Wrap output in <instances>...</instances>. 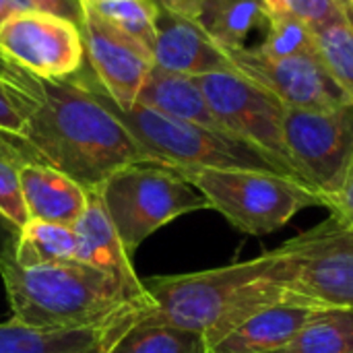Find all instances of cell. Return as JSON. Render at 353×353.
I'll list each match as a JSON object with an SVG mask.
<instances>
[{
    "label": "cell",
    "mask_w": 353,
    "mask_h": 353,
    "mask_svg": "<svg viewBox=\"0 0 353 353\" xmlns=\"http://www.w3.org/2000/svg\"><path fill=\"white\" fill-rule=\"evenodd\" d=\"M236 72L273 93L292 110H335L353 103L316 54L265 58L254 48L225 52Z\"/></svg>",
    "instance_id": "11"
},
{
    "label": "cell",
    "mask_w": 353,
    "mask_h": 353,
    "mask_svg": "<svg viewBox=\"0 0 353 353\" xmlns=\"http://www.w3.org/2000/svg\"><path fill=\"white\" fill-rule=\"evenodd\" d=\"M343 10V8H341ZM314 48L316 56L337 81V85L353 101V27L345 12L341 17L314 27Z\"/></svg>",
    "instance_id": "24"
},
{
    "label": "cell",
    "mask_w": 353,
    "mask_h": 353,
    "mask_svg": "<svg viewBox=\"0 0 353 353\" xmlns=\"http://www.w3.org/2000/svg\"><path fill=\"white\" fill-rule=\"evenodd\" d=\"M12 261L21 267L81 263L74 228L29 219L17 234Z\"/></svg>",
    "instance_id": "20"
},
{
    "label": "cell",
    "mask_w": 353,
    "mask_h": 353,
    "mask_svg": "<svg viewBox=\"0 0 353 353\" xmlns=\"http://www.w3.org/2000/svg\"><path fill=\"white\" fill-rule=\"evenodd\" d=\"M85 4L95 8L124 33L145 43L149 50L153 48L159 14V4L155 0H85Z\"/></svg>",
    "instance_id": "26"
},
{
    "label": "cell",
    "mask_w": 353,
    "mask_h": 353,
    "mask_svg": "<svg viewBox=\"0 0 353 353\" xmlns=\"http://www.w3.org/2000/svg\"><path fill=\"white\" fill-rule=\"evenodd\" d=\"M85 353H108V352H85Z\"/></svg>",
    "instance_id": "36"
},
{
    "label": "cell",
    "mask_w": 353,
    "mask_h": 353,
    "mask_svg": "<svg viewBox=\"0 0 353 353\" xmlns=\"http://www.w3.org/2000/svg\"><path fill=\"white\" fill-rule=\"evenodd\" d=\"M263 4L269 12L294 14L312 29L341 17L343 12L339 0H263Z\"/></svg>",
    "instance_id": "28"
},
{
    "label": "cell",
    "mask_w": 353,
    "mask_h": 353,
    "mask_svg": "<svg viewBox=\"0 0 353 353\" xmlns=\"http://www.w3.org/2000/svg\"><path fill=\"white\" fill-rule=\"evenodd\" d=\"M263 0H205L194 23L223 52L244 48L246 37L265 25Z\"/></svg>",
    "instance_id": "19"
},
{
    "label": "cell",
    "mask_w": 353,
    "mask_h": 353,
    "mask_svg": "<svg viewBox=\"0 0 353 353\" xmlns=\"http://www.w3.org/2000/svg\"><path fill=\"white\" fill-rule=\"evenodd\" d=\"M74 232L79 238L81 263L105 269L130 285H143V279H139L134 271L132 254L124 248L97 188L89 190L87 207L74 223Z\"/></svg>",
    "instance_id": "17"
},
{
    "label": "cell",
    "mask_w": 353,
    "mask_h": 353,
    "mask_svg": "<svg viewBox=\"0 0 353 353\" xmlns=\"http://www.w3.org/2000/svg\"><path fill=\"white\" fill-rule=\"evenodd\" d=\"M275 252L269 250L209 271L143 279L153 300L147 316L199 333L211 347L256 310L285 300L275 277Z\"/></svg>",
    "instance_id": "3"
},
{
    "label": "cell",
    "mask_w": 353,
    "mask_h": 353,
    "mask_svg": "<svg viewBox=\"0 0 353 353\" xmlns=\"http://www.w3.org/2000/svg\"><path fill=\"white\" fill-rule=\"evenodd\" d=\"M19 184L27 217L74 228L83 215L89 190L64 172L37 161L19 168Z\"/></svg>",
    "instance_id": "15"
},
{
    "label": "cell",
    "mask_w": 353,
    "mask_h": 353,
    "mask_svg": "<svg viewBox=\"0 0 353 353\" xmlns=\"http://www.w3.org/2000/svg\"><path fill=\"white\" fill-rule=\"evenodd\" d=\"M27 4L35 10H43L50 14L64 17L81 27L83 21V4L81 0H27Z\"/></svg>",
    "instance_id": "30"
},
{
    "label": "cell",
    "mask_w": 353,
    "mask_h": 353,
    "mask_svg": "<svg viewBox=\"0 0 353 353\" xmlns=\"http://www.w3.org/2000/svg\"><path fill=\"white\" fill-rule=\"evenodd\" d=\"M27 161H37V157L25 139L0 130V213L17 230L29 221L19 184V168Z\"/></svg>",
    "instance_id": "23"
},
{
    "label": "cell",
    "mask_w": 353,
    "mask_h": 353,
    "mask_svg": "<svg viewBox=\"0 0 353 353\" xmlns=\"http://www.w3.org/2000/svg\"><path fill=\"white\" fill-rule=\"evenodd\" d=\"M0 52L25 72L56 81L77 74L85 43L81 27L43 10H21L0 27Z\"/></svg>",
    "instance_id": "10"
},
{
    "label": "cell",
    "mask_w": 353,
    "mask_h": 353,
    "mask_svg": "<svg viewBox=\"0 0 353 353\" xmlns=\"http://www.w3.org/2000/svg\"><path fill=\"white\" fill-rule=\"evenodd\" d=\"M285 298L312 308H353V223L329 217L273 248Z\"/></svg>",
    "instance_id": "7"
},
{
    "label": "cell",
    "mask_w": 353,
    "mask_h": 353,
    "mask_svg": "<svg viewBox=\"0 0 353 353\" xmlns=\"http://www.w3.org/2000/svg\"><path fill=\"white\" fill-rule=\"evenodd\" d=\"M265 37L254 50L265 58H290L316 54L312 27L288 12H269L265 17Z\"/></svg>",
    "instance_id": "25"
},
{
    "label": "cell",
    "mask_w": 353,
    "mask_h": 353,
    "mask_svg": "<svg viewBox=\"0 0 353 353\" xmlns=\"http://www.w3.org/2000/svg\"><path fill=\"white\" fill-rule=\"evenodd\" d=\"M81 2H83V0H81Z\"/></svg>",
    "instance_id": "39"
},
{
    "label": "cell",
    "mask_w": 353,
    "mask_h": 353,
    "mask_svg": "<svg viewBox=\"0 0 353 353\" xmlns=\"http://www.w3.org/2000/svg\"><path fill=\"white\" fill-rule=\"evenodd\" d=\"M194 79L211 112L230 134L259 147L292 178L304 182L296 172L285 145V105L273 93L254 85L240 72H209Z\"/></svg>",
    "instance_id": "8"
},
{
    "label": "cell",
    "mask_w": 353,
    "mask_h": 353,
    "mask_svg": "<svg viewBox=\"0 0 353 353\" xmlns=\"http://www.w3.org/2000/svg\"><path fill=\"white\" fill-rule=\"evenodd\" d=\"M95 93L101 101L124 122L149 157L165 168L186 172V170H263L290 176L273 157H269L259 147L238 139L230 132L211 130L207 126L178 120L165 116L143 103H134L120 110L112 99L99 91L97 81H93ZM292 178V176H290Z\"/></svg>",
    "instance_id": "4"
},
{
    "label": "cell",
    "mask_w": 353,
    "mask_h": 353,
    "mask_svg": "<svg viewBox=\"0 0 353 353\" xmlns=\"http://www.w3.org/2000/svg\"><path fill=\"white\" fill-rule=\"evenodd\" d=\"M151 54L155 66L188 77L236 72L228 54L219 50L192 19L170 12L161 6Z\"/></svg>",
    "instance_id": "13"
},
{
    "label": "cell",
    "mask_w": 353,
    "mask_h": 353,
    "mask_svg": "<svg viewBox=\"0 0 353 353\" xmlns=\"http://www.w3.org/2000/svg\"><path fill=\"white\" fill-rule=\"evenodd\" d=\"M108 353H209V343L199 333L157 323L143 314Z\"/></svg>",
    "instance_id": "21"
},
{
    "label": "cell",
    "mask_w": 353,
    "mask_h": 353,
    "mask_svg": "<svg viewBox=\"0 0 353 353\" xmlns=\"http://www.w3.org/2000/svg\"><path fill=\"white\" fill-rule=\"evenodd\" d=\"M141 316L143 314H132L87 329H35L8 321L0 325V353L108 352Z\"/></svg>",
    "instance_id": "14"
},
{
    "label": "cell",
    "mask_w": 353,
    "mask_h": 353,
    "mask_svg": "<svg viewBox=\"0 0 353 353\" xmlns=\"http://www.w3.org/2000/svg\"><path fill=\"white\" fill-rule=\"evenodd\" d=\"M178 172V170H176ZM238 232L267 236L285 228L300 211L325 207L323 196L304 182L263 170H186L180 172Z\"/></svg>",
    "instance_id": "5"
},
{
    "label": "cell",
    "mask_w": 353,
    "mask_h": 353,
    "mask_svg": "<svg viewBox=\"0 0 353 353\" xmlns=\"http://www.w3.org/2000/svg\"><path fill=\"white\" fill-rule=\"evenodd\" d=\"M37 101L21 87L10 81L0 79V130L25 137L29 116L33 114Z\"/></svg>",
    "instance_id": "27"
},
{
    "label": "cell",
    "mask_w": 353,
    "mask_h": 353,
    "mask_svg": "<svg viewBox=\"0 0 353 353\" xmlns=\"http://www.w3.org/2000/svg\"><path fill=\"white\" fill-rule=\"evenodd\" d=\"M161 8L170 10V12H176V14H182L186 19H196V12H199V6L205 2V0H155Z\"/></svg>",
    "instance_id": "32"
},
{
    "label": "cell",
    "mask_w": 353,
    "mask_h": 353,
    "mask_svg": "<svg viewBox=\"0 0 353 353\" xmlns=\"http://www.w3.org/2000/svg\"><path fill=\"white\" fill-rule=\"evenodd\" d=\"M10 70H14V64L0 52V79H4V81H10L8 77H12V72Z\"/></svg>",
    "instance_id": "34"
},
{
    "label": "cell",
    "mask_w": 353,
    "mask_h": 353,
    "mask_svg": "<svg viewBox=\"0 0 353 353\" xmlns=\"http://www.w3.org/2000/svg\"><path fill=\"white\" fill-rule=\"evenodd\" d=\"M347 2H353V0H347Z\"/></svg>",
    "instance_id": "37"
},
{
    "label": "cell",
    "mask_w": 353,
    "mask_h": 353,
    "mask_svg": "<svg viewBox=\"0 0 353 353\" xmlns=\"http://www.w3.org/2000/svg\"><path fill=\"white\" fill-rule=\"evenodd\" d=\"M83 2H85V0H83Z\"/></svg>",
    "instance_id": "38"
},
{
    "label": "cell",
    "mask_w": 353,
    "mask_h": 353,
    "mask_svg": "<svg viewBox=\"0 0 353 353\" xmlns=\"http://www.w3.org/2000/svg\"><path fill=\"white\" fill-rule=\"evenodd\" d=\"M137 101L147 108H153L165 116L194 122V124L207 126L211 130L228 132L219 124L215 114L211 112L194 77L170 72L159 66H153Z\"/></svg>",
    "instance_id": "18"
},
{
    "label": "cell",
    "mask_w": 353,
    "mask_h": 353,
    "mask_svg": "<svg viewBox=\"0 0 353 353\" xmlns=\"http://www.w3.org/2000/svg\"><path fill=\"white\" fill-rule=\"evenodd\" d=\"M23 8L17 4V2H12V0H0V27L12 17V14H17V12H21Z\"/></svg>",
    "instance_id": "33"
},
{
    "label": "cell",
    "mask_w": 353,
    "mask_h": 353,
    "mask_svg": "<svg viewBox=\"0 0 353 353\" xmlns=\"http://www.w3.org/2000/svg\"><path fill=\"white\" fill-rule=\"evenodd\" d=\"M339 4H341V8H343V12H345L347 21L352 23V27H353V2H347V0H339Z\"/></svg>",
    "instance_id": "35"
},
{
    "label": "cell",
    "mask_w": 353,
    "mask_h": 353,
    "mask_svg": "<svg viewBox=\"0 0 353 353\" xmlns=\"http://www.w3.org/2000/svg\"><path fill=\"white\" fill-rule=\"evenodd\" d=\"M97 190L130 254H134L149 236L174 219L209 209L201 190L180 172L157 163L126 165L108 176Z\"/></svg>",
    "instance_id": "6"
},
{
    "label": "cell",
    "mask_w": 353,
    "mask_h": 353,
    "mask_svg": "<svg viewBox=\"0 0 353 353\" xmlns=\"http://www.w3.org/2000/svg\"><path fill=\"white\" fill-rule=\"evenodd\" d=\"M283 134L296 172L325 205L353 161V103L327 112L285 108Z\"/></svg>",
    "instance_id": "9"
},
{
    "label": "cell",
    "mask_w": 353,
    "mask_h": 353,
    "mask_svg": "<svg viewBox=\"0 0 353 353\" xmlns=\"http://www.w3.org/2000/svg\"><path fill=\"white\" fill-rule=\"evenodd\" d=\"M277 353H353V308H323Z\"/></svg>",
    "instance_id": "22"
},
{
    "label": "cell",
    "mask_w": 353,
    "mask_h": 353,
    "mask_svg": "<svg viewBox=\"0 0 353 353\" xmlns=\"http://www.w3.org/2000/svg\"><path fill=\"white\" fill-rule=\"evenodd\" d=\"M83 4L81 33L85 54L95 72L97 85L120 110L137 103L139 93L153 70L151 50L110 23L89 4Z\"/></svg>",
    "instance_id": "12"
},
{
    "label": "cell",
    "mask_w": 353,
    "mask_h": 353,
    "mask_svg": "<svg viewBox=\"0 0 353 353\" xmlns=\"http://www.w3.org/2000/svg\"><path fill=\"white\" fill-rule=\"evenodd\" d=\"M35 101L25 143L39 163L64 172L87 190L126 165L155 163L93 83L39 79Z\"/></svg>",
    "instance_id": "1"
},
{
    "label": "cell",
    "mask_w": 353,
    "mask_h": 353,
    "mask_svg": "<svg viewBox=\"0 0 353 353\" xmlns=\"http://www.w3.org/2000/svg\"><path fill=\"white\" fill-rule=\"evenodd\" d=\"M17 234H19V230L0 213V265L4 261H10L12 259Z\"/></svg>",
    "instance_id": "31"
},
{
    "label": "cell",
    "mask_w": 353,
    "mask_h": 353,
    "mask_svg": "<svg viewBox=\"0 0 353 353\" xmlns=\"http://www.w3.org/2000/svg\"><path fill=\"white\" fill-rule=\"evenodd\" d=\"M14 323L35 329H87L153 310L145 285L85 263L0 265Z\"/></svg>",
    "instance_id": "2"
},
{
    "label": "cell",
    "mask_w": 353,
    "mask_h": 353,
    "mask_svg": "<svg viewBox=\"0 0 353 353\" xmlns=\"http://www.w3.org/2000/svg\"><path fill=\"white\" fill-rule=\"evenodd\" d=\"M321 310L285 298L269 304L240 323L209 347V353H277Z\"/></svg>",
    "instance_id": "16"
},
{
    "label": "cell",
    "mask_w": 353,
    "mask_h": 353,
    "mask_svg": "<svg viewBox=\"0 0 353 353\" xmlns=\"http://www.w3.org/2000/svg\"><path fill=\"white\" fill-rule=\"evenodd\" d=\"M325 207L331 211L333 217H337L345 223H353V161L341 188L325 201Z\"/></svg>",
    "instance_id": "29"
}]
</instances>
